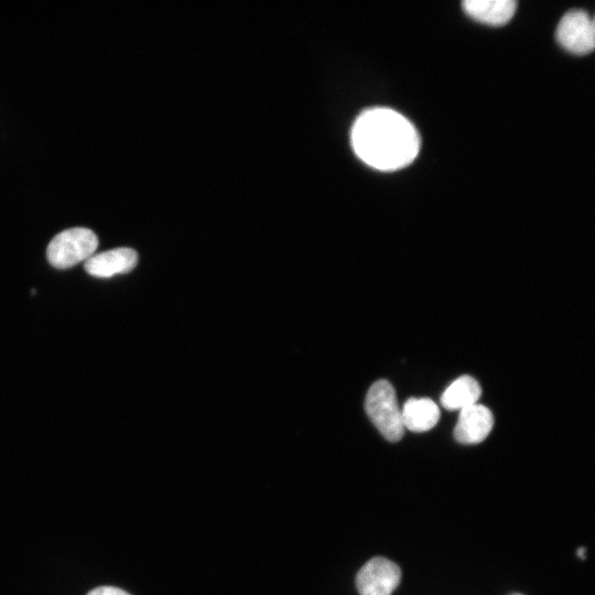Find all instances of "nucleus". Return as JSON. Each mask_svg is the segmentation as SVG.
Returning <instances> with one entry per match:
<instances>
[{
  "label": "nucleus",
  "mask_w": 595,
  "mask_h": 595,
  "mask_svg": "<svg viewBox=\"0 0 595 595\" xmlns=\"http://www.w3.org/2000/svg\"><path fill=\"white\" fill-rule=\"evenodd\" d=\"M351 145L358 158L380 171L409 165L420 150L413 125L399 112L376 107L363 111L351 128Z\"/></svg>",
  "instance_id": "nucleus-1"
},
{
  "label": "nucleus",
  "mask_w": 595,
  "mask_h": 595,
  "mask_svg": "<svg viewBox=\"0 0 595 595\" xmlns=\"http://www.w3.org/2000/svg\"><path fill=\"white\" fill-rule=\"evenodd\" d=\"M365 408L371 422L390 442L399 441L404 434L401 409L391 383L380 379L371 385Z\"/></svg>",
  "instance_id": "nucleus-2"
},
{
  "label": "nucleus",
  "mask_w": 595,
  "mask_h": 595,
  "mask_svg": "<svg viewBox=\"0 0 595 595\" xmlns=\"http://www.w3.org/2000/svg\"><path fill=\"white\" fill-rule=\"evenodd\" d=\"M98 246L96 234L84 227H75L61 231L48 244L46 257L57 269H68L86 261Z\"/></svg>",
  "instance_id": "nucleus-3"
},
{
  "label": "nucleus",
  "mask_w": 595,
  "mask_h": 595,
  "mask_svg": "<svg viewBox=\"0 0 595 595\" xmlns=\"http://www.w3.org/2000/svg\"><path fill=\"white\" fill-rule=\"evenodd\" d=\"M401 581V570L392 561L375 556L358 571L356 586L360 595H391Z\"/></svg>",
  "instance_id": "nucleus-4"
},
{
  "label": "nucleus",
  "mask_w": 595,
  "mask_h": 595,
  "mask_svg": "<svg viewBox=\"0 0 595 595\" xmlns=\"http://www.w3.org/2000/svg\"><path fill=\"white\" fill-rule=\"evenodd\" d=\"M559 44L574 54H587L595 44L594 22L587 12L572 10L563 15L555 31Z\"/></svg>",
  "instance_id": "nucleus-5"
},
{
  "label": "nucleus",
  "mask_w": 595,
  "mask_h": 595,
  "mask_svg": "<svg viewBox=\"0 0 595 595\" xmlns=\"http://www.w3.org/2000/svg\"><path fill=\"white\" fill-rule=\"evenodd\" d=\"M493 425L491 411L483 404L475 403L461 410L454 436L459 443L477 444L488 436Z\"/></svg>",
  "instance_id": "nucleus-6"
},
{
  "label": "nucleus",
  "mask_w": 595,
  "mask_h": 595,
  "mask_svg": "<svg viewBox=\"0 0 595 595\" xmlns=\"http://www.w3.org/2000/svg\"><path fill=\"white\" fill-rule=\"evenodd\" d=\"M138 262V253L131 248H115L93 255L85 261V270L96 278H110L130 272Z\"/></svg>",
  "instance_id": "nucleus-7"
},
{
  "label": "nucleus",
  "mask_w": 595,
  "mask_h": 595,
  "mask_svg": "<svg viewBox=\"0 0 595 595\" xmlns=\"http://www.w3.org/2000/svg\"><path fill=\"white\" fill-rule=\"evenodd\" d=\"M464 11L473 19L490 25H502L515 14L517 2L513 0H466L462 2Z\"/></svg>",
  "instance_id": "nucleus-8"
},
{
  "label": "nucleus",
  "mask_w": 595,
  "mask_h": 595,
  "mask_svg": "<svg viewBox=\"0 0 595 595\" xmlns=\"http://www.w3.org/2000/svg\"><path fill=\"white\" fill-rule=\"evenodd\" d=\"M404 429L425 432L436 425L440 419L439 407L431 399L410 398L401 410Z\"/></svg>",
  "instance_id": "nucleus-9"
},
{
  "label": "nucleus",
  "mask_w": 595,
  "mask_h": 595,
  "mask_svg": "<svg viewBox=\"0 0 595 595\" xmlns=\"http://www.w3.org/2000/svg\"><path fill=\"white\" fill-rule=\"evenodd\" d=\"M482 388L470 376H461L455 379L441 397L442 405L447 410H462L477 403Z\"/></svg>",
  "instance_id": "nucleus-10"
},
{
  "label": "nucleus",
  "mask_w": 595,
  "mask_h": 595,
  "mask_svg": "<svg viewBox=\"0 0 595 595\" xmlns=\"http://www.w3.org/2000/svg\"><path fill=\"white\" fill-rule=\"evenodd\" d=\"M87 595H130V594L119 587L99 586L88 592Z\"/></svg>",
  "instance_id": "nucleus-11"
},
{
  "label": "nucleus",
  "mask_w": 595,
  "mask_h": 595,
  "mask_svg": "<svg viewBox=\"0 0 595 595\" xmlns=\"http://www.w3.org/2000/svg\"><path fill=\"white\" fill-rule=\"evenodd\" d=\"M576 554L578 558H581L582 560L585 559V555H586V549L584 547H580L576 551Z\"/></svg>",
  "instance_id": "nucleus-12"
},
{
  "label": "nucleus",
  "mask_w": 595,
  "mask_h": 595,
  "mask_svg": "<svg viewBox=\"0 0 595 595\" xmlns=\"http://www.w3.org/2000/svg\"><path fill=\"white\" fill-rule=\"evenodd\" d=\"M513 595H520V594H513Z\"/></svg>",
  "instance_id": "nucleus-13"
}]
</instances>
